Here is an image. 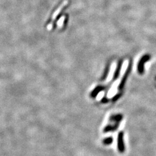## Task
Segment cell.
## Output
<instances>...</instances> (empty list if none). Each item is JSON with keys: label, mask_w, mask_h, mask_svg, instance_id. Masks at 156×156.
<instances>
[{"label": "cell", "mask_w": 156, "mask_h": 156, "mask_svg": "<svg viewBox=\"0 0 156 156\" xmlns=\"http://www.w3.org/2000/svg\"><path fill=\"white\" fill-rule=\"evenodd\" d=\"M65 19H66V17L64 16H63L59 20V21H57V25L59 27H61L63 26Z\"/></svg>", "instance_id": "cell-2"}, {"label": "cell", "mask_w": 156, "mask_h": 156, "mask_svg": "<svg viewBox=\"0 0 156 156\" xmlns=\"http://www.w3.org/2000/svg\"><path fill=\"white\" fill-rule=\"evenodd\" d=\"M68 3V1H64L63 3L61 5H60V6L55 11V12L53 13L52 16V20L53 21L56 19V18L57 17V16L59 14V13L61 12V11L62 10L63 8L64 7H65V6L67 5V4Z\"/></svg>", "instance_id": "cell-1"}]
</instances>
